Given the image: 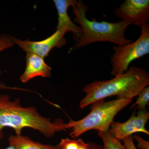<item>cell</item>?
Instances as JSON below:
<instances>
[{"instance_id":"cell-4","label":"cell","mask_w":149,"mask_h":149,"mask_svg":"<svg viewBox=\"0 0 149 149\" xmlns=\"http://www.w3.org/2000/svg\"><path fill=\"white\" fill-rule=\"evenodd\" d=\"M132 101L133 99L118 98L107 102L103 100L93 103L88 115L80 120H71L67 123L68 129H71L70 136L76 139L91 130L108 132L115 116Z\"/></svg>"},{"instance_id":"cell-15","label":"cell","mask_w":149,"mask_h":149,"mask_svg":"<svg viewBox=\"0 0 149 149\" xmlns=\"http://www.w3.org/2000/svg\"><path fill=\"white\" fill-rule=\"evenodd\" d=\"M13 38L8 35H3L0 37V52L14 45L15 43ZM1 72V71H0V73ZM0 88H7V87L5 85H0Z\"/></svg>"},{"instance_id":"cell-5","label":"cell","mask_w":149,"mask_h":149,"mask_svg":"<svg viewBox=\"0 0 149 149\" xmlns=\"http://www.w3.org/2000/svg\"><path fill=\"white\" fill-rule=\"evenodd\" d=\"M141 34L135 42L123 46L113 47L114 52L111 57L112 69L111 72L115 77L126 72L133 61L149 53V24L141 26Z\"/></svg>"},{"instance_id":"cell-6","label":"cell","mask_w":149,"mask_h":149,"mask_svg":"<svg viewBox=\"0 0 149 149\" xmlns=\"http://www.w3.org/2000/svg\"><path fill=\"white\" fill-rule=\"evenodd\" d=\"M115 15L139 27L149 20V0H125L114 10Z\"/></svg>"},{"instance_id":"cell-19","label":"cell","mask_w":149,"mask_h":149,"mask_svg":"<svg viewBox=\"0 0 149 149\" xmlns=\"http://www.w3.org/2000/svg\"><path fill=\"white\" fill-rule=\"evenodd\" d=\"M93 149H103V148L102 146H99V145L94 143Z\"/></svg>"},{"instance_id":"cell-16","label":"cell","mask_w":149,"mask_h":149,"mask_svg":"<svg viewBox=\"0 0 149 149\" xmlns=\"http://www.w3.org/2000/svg\"><path fill=\"white\" fill-rule=\"evenodd\" d=\"M138 143L137 147L141 149H149V143L148 141H145L143 139L137 135H134L133 136Z\"/></svg>"},{"instance_id":"cell-11","label":"cell","mask_w":149,"mask_h":149,"mask_svg":"<svg viewBox=\"0 0 149 149\" xmlns=\"http://www.w3.org/2000/svg\"><path fill=\"white\" fill-rule=\"evenodd\" d=\"M8 141L9 145L15 149H57L56 146L35 142L27 136L22 135H11Z\"/></svg>"},{"instance_id":"cell-3","label":"cell","mask_w":149,"mask_h":149,"mask_svg":"<svg viewBox=\"0 0 149 149\" xmlns=\"http://www.w3.org/2000/svg\"><path fill=\"white\" fill-rule=\"evenodd\" d=\"M72 7L73 22L79 24L82 31V35L74 45L75 49L97 42H109L118 46L126 45L133 42L125 37L126 29L131 24L129 22L124 20L113 23L90 20L86 16L88 6L83 1H76Z\"/></svg>"},{"instance_id":"cell-12","label":"cell","mask_w":149,"mask_h":149,"mask_svg":"<svg viewBox=\"0 0 149 149\" xmlns=\"http://www.w3.org/2000/svg\"><path fill=\"white\" fill-rule=\"evenodd\" d=\"M98 136L102 139L104 144L103 149H126L120 141L108 132H98Z\"/></svg>"},{"instance_id":"cell-20","label":"cell","mask_w":149,"mask_h":149,"mask_svg":"<svg viewBox=\"0 0 149 149\" xmlns=\"http://www.w3.org/2000/svg\"><path fill=\"white\" fill-rule=\"evenodd\" d=\"M3 149H15L14 148H13L12 146H10V145L7 148H6Z\"/></svg>"},{"instance_id":"cell-18","label":"cell","mask_w":149,"mask_h":149,"mask_svg":"<svg viewBox=\"0 0 149 149\" xmlns=\"http://www.w3.org/2000/svg\"><path fill=\"white\" fill-rule=\"evenodd\" d=\"M78 141L79 144L78 149H93L94 143L89 142L86 143L80 139H78Z\"/></svg>"},{"instance_id":"cell-2","label":"cell","mask_w":149,"mask_h":149,"mask_svg":"<svg viewBox=\"0 0 149 149\" xmlns=\"http://www.w3.org/2000/svg\"><path fill=\"white\" fill-rule=\"evenodd\" d=\"M149 84V74L146 70L133 65L126 72L111 80L95 81L85 85V97L80 103L81 109L107 97L116 96L118 98L133 99L139 95Z\"/></svg>"},{"instance_id":"cell-10","label":"cell","mask_w":149,"mask_h":149,"mask_svg":"<svg viewBox=\"0 0 149 149\" xmlns=\"http://www.w3.org/2000/svg\"><path fill=\"white\" fill-rule=\"evenodd\" d=\"M26 66L20 80L26 83L37 76L49 77L51 76L52 68L46 64L44 58L35 54L27 53L25 57Z\"/></svg>"},{"instance_id":"cell-21","label":"cell","mask_w":149,"mask_h":149,"mask_svg":"<svg viewBox=\"0 0 149 149\" xmlns=\"http://www.w3.org/2000/svg\"></svg>"},{"instance_id":"cell-8","label":"cell","mask_w":149,"mask_h":149,"mask_svg":"<svg viewBox=\"0 0 149 149\" xmlns=\"http://www.w3.org/2000/svg\"><path fill=\"white\" fill-rule=\"evenodd\" d=\"M149 118L148 112L139 111L137 116L132 115L125 122L113 121L108 132L120 141L136 133H143L149 135V132L146 128V125Z\"/></svg>"},{"instance_id":"cell-9","label":"cell","mask_w":149,"mask_h":149,"mask_svg":"<svg viewBox=\"0 0 149 149\" xmlns=\"http://www.w3.org/2000/svg\"><path fill=\"white\" fill-rule=\"evenodd\" d=\"M58 15V20L56 29H63L66 32H72L73 38L77 41L82 35V31L80 26L74 24L68 14L69 7L75 3V0H54L53 1Z\"/></svg>"},{"instance_id":"cell-17","label":"cell","mask_w":149,"mask_h":149,"mask_svg":"<svg viewBox=\"0 0 149 149\" xmlns=\"http://www.w3.org/2000/svg\"><path fill=\"white\" fill-rule=\"evenodd\" d=\"M126 149H137L133 143V136L126 137L122 140Z\"/></svg>"},{"instance_id":"cell-1","label":"cell","mask_w":149,"mask_h":149,"mask_svg":"<svg viewBox=\"0 0 149 149\" xmlns=\"http://www.w3.org/2000/svg\"><path fill=\"white\" fill-rule=\"evenodd\" d=\"M9 127L14 130L16 135H21L23 128L38 130L47 138L56 133L67 130V123L61 119L52 121L42 116L34 107H22L19 100H10L8 95H0V139H2L3 129Z\"/></svg>"},{"instance_id":"cell-7","label":"cell","mask_w":149,"mask_h":149,"mask_svg":"<svg viewBox=\"0 0 149 149\" xmlns=\"http://www.w3.org/2000/svg\"><path fill=\"white\" fill-rule=\"evenodd\" d=\"M66 33L64 29H56L50 37L38 42H32L28 40L22 41L13 37V38L15 44L19 46L27 53L34 54L45 58L54 48H60L66 44V39L64 37Z\"/></svg>"},{"instance_id":"cell-14","label":"cell","mask_w":149,"mask_h":149,"mask_svg":"<svg viewBox=\"0 0 149 149\" xmlns=\"http://www.w3.org/2000/svg\"><path fill=\"white\" fill-rule=\"evenodd\" d=\"M79 147L78 140L69 139H62L56 146L57 149H78Z\"/></svg>"},{"instance_id":"cell-13","label":"cell","mask_w":149,"mask_h":149,"mask_svg":"<svg viewBox=\"0 0 149 149\" xmlns=\"http://www.w3.org/2000/svg\"><path fill=\"white\" fill-rule=\"evenodd\" d=\"M138 96L136 102L132 105L130 108L137 106L139 111H145L146 107L149 102V87L147 86L144 88Z\"/></svg>"}]
</instances>
